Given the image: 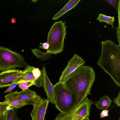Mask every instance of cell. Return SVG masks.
I'll return each instance as SVG.
<instances>
[{"mask_svg": "<svg viewBox=\"0 0 120 120\" xmlns=\"http://www.w3.org/2000/svg\"><path fill=\"white\" fill-rule=\"evenodd\" d=\"M89 116H87L83 120H89Z\"/></svg>", "mask_w": 120, "mask_h": 120, "instance_id": "obj_29", "label": "cell"}, {"mask_svg": "<svg viewBox=\"0 0 120 120\" xmlns=\"http://www.w3.org/2000/svg\"><path fill=\"white\" fill-rule=\"evenodd\" d=\"M113 101L108 96L106 95L100 98L95 104L96 109L99 110L106 109L111 106Z\"/></svg>", "mask_w": 120, "mask_h": 120, "instance_id": "obj_14", "label": "cell"}, {"mask_svg": "<svg viewBox=\"0 0 120 120\" xmlns=\"http://www.w3.org/2000/svg\"><path fill=\"white\" fill-rule=\"evenodd\" d=\"M54 95L55 107L60 112H67L75 107V96L63 83L57 82L54 85Z\"/></svg>", "mask_w": 120, "mask_h": 120, "instance_id": "obj_4", "label": "cell"}, {"mask_svg": "<svg viewBox=\"0 0 120 120\" xmlns=\"http://www.w3.org/2000/svg\"><path fill=\"white\" fill-rule=\"evenodd\" d=\"M96 19L100 21L101 23L105 22L107 25H111L112 29H114L113 24L115 20L114 17L108 16L101 13L99 15Z\"/></svg>", "mask_w": 120, "mask_h": 120, "instance_id": "obj_16", "label": "cell"}, {"mask_svg": "<svg viewBox=\"0 0 120 120\" xmlns=\"http://www.w3.org/2000/svg\"><path fill=\"white\" fill-rule=\"evenodd\" d=\"M33 76L36 79H38L41 76L42 72V70H40L38 68H34L32 70Z\"/></svg>", "mask_w": 120, "mask_h": 120, "instance_id": "obj_22", "label": "cell"}, {"mask_svg": "<svg viewBox=\"0 0 120 120\" xmlns=\"http://www.w3.org/2000/svg\"><path fill=\"white\" fill-rule=\"evenodd\" d=\"M16 109L9 107L6 112V120H16Z\"/></svg>", "mask_w": 120, "mask_h": 120, "instance_id": "obj_17", "label": "cell"}, {"mask_svg": "<svg viewBox=\"0 0 120 120\" xmlns=\"http://www.w3.org/2000/svg\"><path fill=\"white\" fill-rule=\"evenodd\" d=\"M6 113L4 115L0 117V120H6Z\"/></svg>", "mask_w": 120, "mask_h": 120, "instance_id": "obj_27", "label": "cell"}, {"mask_svg": "<svg viewBox=\"0 0 120 120\" xmlns=\"http://www.w3.org/2000/svg\"><path fill=\"white\" fill-rule=\"evenodd\" d=\"M42 70L43 72V77L42 87L46 94L47 99L51 104H54V85L51 82L48 77L44 64L42 66Z\"/></svg>", "mask_w": 120, "mask_h": 120, "instance_id": "obj_11", "label": "cell"}, {"mask_svg": "<svg viewBox=\"0 0 120 120\" xmlns=\"http://www.w3.org/2000/svg\"><path fill=\"white\" fill-rule=\"evenodd\" d=\"M10 107H11L15 109L20 108L27 105L25 101L19 100H11L7 101Z\"/></svg>", "mask_w": 120, "mask_h": 120, "instance_id": "obj_18", "label": "cell"}, {"mask_svg": "<svg viewBox=\"0 0 120 120\" xmlns=\"http://www.w3.org/2000/svg\"><path fill=\"white\" fill-rule=\"evenodd\" d=\"M19 83V82H16L10 85L8 88L4 92V93L11 92L12 90Z\"/></svg>", "mask_w": 120, "mask_h": 120, "instance_id": "obj_23", "label": "cell"}, {"mask_svg": "<svg viewBox=\"0 0 120 120\" xmlns=\"http://www.w3.org/2000/svg\"><path fill=\"white\" fill-rule=\"evenodd\" d=\"M32 85V83L28 81L23 82L19 84V87L22 90H25Z\"/></svg>", "mask_w": 120, "mask_h": 120, "instance_id": "obj_20", "label": "cell"}, {"mask_svg": "<svg viewBox=\"0 0 120 120\" xmlns=\"http://www.w3.org/2000/svg\"><path fill=\"white\" fill-rule=\"evenodd\" d=\"M36 92L28 88L20 92H11L4 96V101L19 100L25 101L27 105H33L37 96Z\"/></svg>", "mask_w": 120, "mask_h": 120, "instance_id": "obj_7", "label": "cell"}, {"mask_svg": "<svg viewBox=\"0 0 120 120\" xmlns=\"http://www.w3.org/2000/svg\"><path fill=\"white\" fill-rule=\"evenodd\" d=\"M80 1V0H70L59 12L55 15L52 18L53 20L58 19L67 11L75 8Z\"/></svg>", "mask_w": 120, "mask_h": 120, "instance_id": "obj_13", "label": "cell"}, {"mask_svg": "<svg viewBox=\"0 0 120 120\" xmlns=\"http://www.w3.org/2000/svg\"><path fill=\"white\" fill-rule=\"evenodd\" d=\"M34 68V67L28 66L25 68L26 71L24 74L15 82H19L20 83L23 82L28 81L31 82L32 85L36 86L37 83L38 79L34 78L32 72Z\"/></svg>", "mask_w": 120, "mask_h": 120, "instance_id": "obj_12", "label": "cell"}, {"mask_svg": "<svg viewBox=\"0 0 120 120\" xmlns=\"http://www.w3.org/2000/svg\"><path fill=\"white\" fill-rule=\"evenodd\" d=\"M92 101L86 98L70 111L60 112L54 120H83L89 116Z\"/></svg>", "mask_w": 120, "mask_h": 120, "instance_id": "obj_6", "label": "cell"}, {"mask_svg": "<svg viewBox=\"0 0 120 120\" xmlns=\"http://www.w3.org/2000/svg\"><path fill=\"white\" fill-rule=\"evenodd\" d=\"M113 100L115 104L119 107H120V90L118 95L116 98H114Z\"/></svg>", "mask_w": 120, "mask_h": 120, "instance_id": "obj_24", "label": "cell"}, {"mask_svg": "<svg viewBox=\"0 0 120 120\" xmlns=\"http://www.w3.org/2000/svg\"><path fill=\"white\" fill-rule=\"evenodd\" d=\"M109 110L104 109L101 112L100 116L101 118H102L104 117H107L109 116Z\"/></svg>", "mask_w": 120, "mask_h": 120, "instance_id": "obj_25", "label": "cell"}, {"mask_svg": "<svg viewBox=\"0 0 120 120\" xmlns=\"http://www.w3.org/2000/svg\"><path fill=\"white\" fill-rule=\"evenodd\" d=\"M9 107L8 101H0V117L5 114L8 108Z\"/></svg>", "mask_w": 120, "mask_h": 120, "instance_id": "obj_19", "label": "cell"}, {"mask_svg": "<svg viewBox=\"0 0 120 120\" xmlns=\"http://www.w3.org/2000/svg\"><path fill=\"white\" fill-rule=\"evenodd\" d=\"M26 71L15 69L0 73V88L9 86L22 77Z\"/></svg>", "mask_w": 120, "mask_h": 120, "instance_id": "obj_8", "label": "cell"}, {"mask_svg": "<svg viewBox=\"0 0 120 120\" xmlns=\"http://www.w3.org/2000/svg\"><path fill=\"white\" fill-rule=\"evenodd\" d=\"M49 101L37 95L30 112L32 120H44Z\"/></svg>", "mask_w": 120, "mask_h": 120, "instance_id": "obj_9", "label": "cell"}, {"mask_svg": "<svg viewBox=\"0 0 120 120\" xmlns=\"http://www.w3.org/2000/svg\"><path fill=\"white\" fill-rule=\"evenodd\" d=\"M16 22V19H15L12 18L11 19V22L12 23H14Z\"/></svg>", "mask_w": 120, "mask_h": 120, "instance_id": "obj_28", "label": "cell"}, {"mask_svg": "<svg viewBox=\"0 0 120 120\" xmlns=\"http://www.w3.org/2000/svg\"><path fill=\"white\" fill-rule=\"evenodd\" d=\"M16 120H22L21 119H19L17 115L16 116Z\"/></svg>", "mask_w": 120, "mask_h": 120, "instance_id": "obj_30", "label": "cell"}, {"mask_svg": "<svg viewBox=\"0 0 120 120\" xmlns=\"http://www.w3.org/2000/svg\"><path fill=\"white\" fill-rule=\"evenodd\" d=\"M66 22H55L48 33L47 42L49 47L46 52L55 55L61 52L64 45V40L67 33Z\"/></svg>", "mask_w": 120, "mask_h": 120, "instance_id": "obj_3", "label": "cell"}, {"mask_svg": "<svg viewBox=\"0 0 120 120\" xmlns=\"http://www.w3.org/2000/svg\"><path fill=\"white\" fill-rule=\"evenodd\" d=\"M85 62L81 57L75 54L72 58L68 61L67 65L62 72L57 82L63 83L71 74L79 67L83 65Z\"/></svg>", "mask_w": 120, "mask_h": 120, "instance_id": "obj_10", "label": "cell"}, {"mask_svg": "<svg viewBox=\"0 0 120 120\" xmlns=\"http://www.w3.org/2000/svg\"><path fill=\"white\" fill-rule=\"evenodd\" d=\"M101 44V53L96 64L120 87V46L109 40L102 41Z\"/></svg>", "mask_w": 120, "mask_h": 120, "instance_id": "obj_2", "label": "cell"}, {"mask_svg": "<svg viewBox=\"0 0 120 120\" xmlns=\"http://www.w3.org/2000/svg\"><path fill=\"white\" fill-rule=\"evenodd\" d=\"M29 65L21 54L0 46V71L14 69L18 67L25 68Z\"/></svg>", "mask_w": 120, "mask_h": 120, "instance_id": "obj_5", "label": "cell"}, {"mask_svg": "<svg viewBox=\"0 0 120 120\" xmlns=\"http://www.w3.org/2000/svg\"><path fill=\"white\" fill-rule=\"evenodd\" d=\"M105 1L109 4L111 5L116 10H118L119 5H120V0H107Z\"/></svg>", "mask_w": 120, "mask_h": 120, "instance_id": "obj_21", "label": "cell"}, {"mask_svg": "<svg viewBox=\"0 0 120 120\" xmlns=\"http://www.w3.org/2000/svg\"><path fill=\"white\" fill-rule=\"evenodd\" d=\"M40 45L39 47L41 49L47 50L49 47V44L47 42L43 43H40Z\"/></svg>", "mask_w": 120, "mask_h": 120, "instance_id": "obj_26", "label": "cell"}, {"mask_svg": "<svg viewBox=\"0 0 120 120\" xmlns=\"http://www.w3.org/2000/svg\"><path fill=\"white\" fill-rule=\"evenodd\" d=\"M95 76V71L92 67L83 65L76 69L63 83L64 86L75 96V107L88 95L91 94L90 91Z\"/></svg>", "mask_w": 120, "mask_h": 120, "instance_id": "obj_1", "label": "cell"}, {"mask_svg": "<svg viewBox=\"0 0 120 120\" xmlns=\"http://www.w3.org/2000/svg\"><path fill=\"white\" fill-rule=\"evenodd\" d=\"M31 50L32 53L41 61H45L51 57V54L42 52L40 49L36 48Z\"/></svg>", "mask_w": 120, "mask_h": 120, "instance_id": "obj_15", "label": "cell"}]
</instances>
